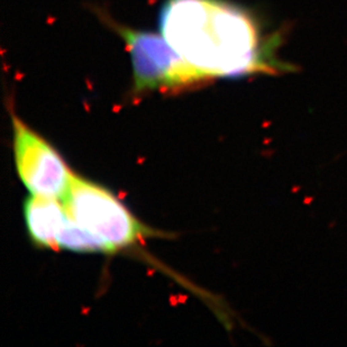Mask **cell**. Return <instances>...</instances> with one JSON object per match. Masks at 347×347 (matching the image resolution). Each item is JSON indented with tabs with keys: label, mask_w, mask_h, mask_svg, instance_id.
<instances>
[{
	"label": "cell",
	"mask_w": 347,
	"mask_h": 347,
	"mask_svg": "<svg viewBox=\"0 0 347 347\" xmlns=\"http://www.w3.org/2000/svg\"><path fill=\"white\" fill-rule=\"evenodd\" d=\"M105 23L109 24L126 44L136 91H173L208 82L172 49L162 34L134 29L117 24L107 16Z\"/></svg>",
	"instance_id": "cell-3"
},
{
	"label": "cell",
	"mask_w": 347,
	"mask_h": 347,
	"mask_svg": "<svg viewBox=\"0 0 347 347\" xmlns=\"http://www.w3.org/2000/svg\"><path fill=\"white\" fill-rule=\"evenodd\" d=\"M13 150L18 177L30 194L62 200L73 173L55 148L16 116Z\"/></svg>",
	"instance_id": "cell-4"
},
{
	"label": "cell",
	"mask_w": 347,
	"mask_h": 347,
	"mask_svg": "<svg viewBox=\"0 0 347 347\" xmlns=\"http://www.w3.org/2000/svg\"><path fill=\"white\" fill-rule=\"evenodd\" d=\"M61 199L32 196L24 205V218L32 242L42 248H57L70 216Z\"/></svg>",
	"instance_id": "cell-5"
},
{
	"label": "cell",
	"mask_w": 347,
	"mask_h": 347,
	"mask_svg": "<svg viewBox=\"0 0 347 347\" xmlns=\"http://www.w3.org/2000/svg\"><path fill=\"white\" fill-rule=\"evenodd\" d=\"M57 248L82 253H109L103 243L70 217L60 235Z\"/></svg>",
	"instance_id": "cell-6"
},
{
	"label": "cell",
	"mask_w": 347,
	"mask_h": 347,
	"mask_svg": "<svg viewBox=\"0 0 347 347\" xmlns=\"http://www.w3.org/2000/svg\"><path fill=\"white\" fill-rule=\"evenodd\" d=\"M161 34L207 81L287 71L256 19L226 0H166Z\"/></svg>",
	"instance_id": "cell-1"
},
{
	"label": "cell",
	"mask_w": 347,
	"mask_h": 347,
	"mask_svg": "<svg viewBox=\"0 0 347 347\" xmlns=\"http://www.w3.org/2000/svg\"><path fill=\"white\" fill-rule=\"evenodd\" d=\"M62 202L69 216L100 239L109 253L134 246L145 234L143 225L110 191L76 174Z\"/></svg>",
	"instance_id": "cell-2"
}]
</instances>
